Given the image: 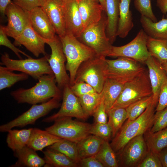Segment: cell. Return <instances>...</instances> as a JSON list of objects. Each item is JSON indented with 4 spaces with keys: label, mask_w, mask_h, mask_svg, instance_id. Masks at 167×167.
Listing matches in <instances>:
<instances>
[{
    "label": "cell",
    "mask_w": 167,
    "mask_h": 167,
    "mask_svg": "<svg viewBox=\"0 0 167 167\" xmlns=\"http://www.w3.org/2000/svg\"><path fill=\"white\" fill-rule=\"evenodd\" d=\"M77 1L84 29L101 19L104 11L99 2L92 0Z\"/></svg>",
    "instance_id": "cell-21"
},
{
    "label": "cell",
    "mask_w": 167,
    "mask_h": 167,
    "mask_svg": "<svg viewBox=\"0 0 167 167\" xmlns=\"http://www.w3.org/2000/svg\"><path fill=\"white\" fill-rule=\"evenodd\" d=\"M102 6L104 10L105 11H106V4L105 0H98Z\"/></svg>",
    "instance_id": "cell-52"
},
{
    "label": "cell",
    "mask_w": 167,
    "mask_h": 167,
    "mask_svg": "<svg viewBox=\"0 0 167 167\" xmlns=\"http://www.w3.org/2000/svg\"><path fill=\"white\" fill-rule=\"evenodd\" d=\"M148 36L143 29L127 44L120 46H113L108 55L111 57H125L145 63L149 54L147 46Z\"/></svg>",
    "instance_id": "cell-12"
},
{
    "label": "cell",
    "mask_w": 167,
    "mask_h": 167,
    "mask_svg": "<svg viewBox=\"0 0 167 167\" xmlns=\"http://www.w3.org/2000/svg\"><path fill=\"white\" fill-rule=\"evenodd\" d=\"M157 154L162 167H167V147L162 149Z\"/></svg>",
    "instance_id": "cell-49"
},
{
    "label": "cell",
    "mask_w": 167,
    "mask_h": 167,
    "mask_svg": "<svg viewBox=\"0 0 167 167\" xmlns=\"http://www.w3.org/2000/svg\"><path fill=\"white\" fill-rule=\"evenodd\" d=\"M140 22L143 29L148 36L155 39H167V17L154 22L141 15Z\"/></svg>",
    "instance_id": "cell-26"
},
{
    "label": "cell",
    "mask_w": 167,
    "mask_h": 167,
    "mask_svg": "<svg viewBox=\"0 0 167 167\" xmlns=\"http://www.w3.org/2000/svg\"><path fill=\"white\" fill-rule=\"evenodd\" d=\"M145 70L141 63L129 58L118 57L114 60L105 59V73L106 78L124 84L133 79Z\"/></svg>",
    "instance_id": "cell-5"
},
{
    "label": "cell",
    "mask_w": 167,
    "mask_h": 167,
    "mask_svg": "<svg viewBox=\"0 0 167 167\" xmlns=\"http://www.w3.org/2000/svg\"><path fill=\"white\" fill-rule=\"evenodd\" d=\"M106 59L96 55L83 62L77 70L75 82H84L97 92H101L106 79L105 73Z\"/></svg>",
    "instance_id": "cell-8"
},
{
    "label": "cell",
    "mask_w": 167,
    "mask_h": 167,
    "mask_svg": "<svg viewBox=\"0 0 167 167\" xmlns=\"http://www.w3.org/2000/svg\"><path fill=\"white\" fill-rule=\"evenodd\" d=\"M52 126L45 130L61 139L77 143L91 135L92 125L73 120L72 117H65L57 119Z\"/></svg>",
    "instance_id": "cell-9"
},
{
    "label": "cell",
    "mask_w": 167,
    "mask_h": 167,
    "mask_svg": "<svg viewBox=\"0 0 167 167\" xmlns=\"http://www.w3.org/2000/svg\"><path fill=\"white\" fill-rule=\"evenodd\" d=\"M48 148L60 152L78 164L80 160L77 144L71 141L62 139Z\"/></svg>",
    "instance_id": "cell-34"
},
{
    "label": "cell",
    "mask_w": 167,
    "mask_h": 167,
    "mask_svg": "<svg viewBox=\"0 0 167 167\" xmlns=\"http://www.w3.org/2000/svg\"><path fill=\"white\" fill-rule=\"evenodd\" d=\"M5 14L8 23L6 26L0 25L8 36L14 39L19 36L30 23L28 11L11 1L7 6Z\"/></svg>",
    "instance_id": "cell-15"
},
{
    "label": "cell",
    "mask_w": 167,
    "mask_h": 167,
    "mask_svg": "<svg viewBox=\"0 0 167 167\" xmlns=\"http://www.w3.org/2000/svg\"><path fill=\"white\" fill-rule=\"evenodd\" d=\"M104 140L99 137L90 135L76 143L80 159L96 155Z\"/></svg>",
    "instance_id": "cell-28"
},
{
    "label": "cell",
    "mask_w": 167,
    "mask_h": 167,
    "mask_svg": "<svg viewBox=\"0 0 167 167\" xmlns=\"http://www.w3.org/2000/svg\"><path fill=\"white\" fill-rule=\"evenodd\" d=\"M59 36L64 35L66 30L63 2L61 0H41V6Z\"/></svg>",
    "instance_id": "cell-17"
},
{
    "label": "cell",
    "mask_w": 167,
    "mask_h": 167,
    "mask_svg": "<svg viewBox=\"0 0 167 167\" xmlns=\"http://www.w3.org/2000/svg\"><path fill=\"white\" fill-rule=\"evenodd\" d=\"M0 45L9 48L15 53L19 59H22L20 53L22 54L28 58L31 57L24 52L16 47L14 44L12 43L7 38V36L1 27H0Z\"/></svg>",
    "instance_id": "cell-44"
},
{
    "label": "cell",
    "mask_w": 167,
    "mask_h": 167,
    "mask_svg": "<svg viewBox=\"0 0 167 167\" xmlns=\"http://www.w3.org/2000/svg\"><path fill=\"white\" fill-rule=\"evenodd\" d=\"M62 139L46 130L33 128L27 146L35 151H42L45 147L50 146Z\"/></svg>",
    "instance_id": "cell-24"
},
{
    "label": "cell",
    "mask_w": 167,
    "mask_h": 167,
    "mask_svg": "<svg viewBox=\"0 0 167 167\" xmlns=\"http://www.w3.org/2000/svg\"><path fill=\"white\" fill-rule=\"evenodd\" d=\"M92 0L95 1L99 2L98 0Z\"/></svg>",
    "instance_id": "cell-54"
},
{
    "label": "cell",
    "mask_w": 167,
    "mask_h": 167,
    "mask_svg": "<svg viewBox=\"0 0 167 167\" xmlns=\"http://www.w3.org/2000/svg\"><path fill=\"white\" fill-rule=\"evenodd\" d=\"M149 150L143 135L130 140L119 154L120 164L123 167H137Z\"/></svg>",
    "instance_id": "cell-14"
},
{
    "label": "cell",
    "mask_w": 167,
    "mask_h": 167,
    "mask_svg": "<svg viewBox=\"0 0 167 167\" xmlns=\"http://www.w3.org/2000/svg\"><path fill=\"white\" fill-rule=\"evenodd\" d=\"M46 44L49 45L51 51L48 59V63L55 76L57 86L62 91L65 86L69 85L70 78L66 72L65 64L66 59L60 37L56 35L53 39L47 40Z\"/></svg>",
    "instance_id": "cell-11"
},
{
    "label": "cell",
    "mask_w": 167,
    "mask_h": 167,
    "mask_svg": "<svg viewBox=\"0 0 167 167\" xmlns=\"http://www.w3.org/2000/svg\"><path fill=\"white\" fill-rule=\"evenodd\" d=\"M156 106L153 102L135 119L127 121L113 138L110 144L118 154L126 143L135 137L149 131L153 124Z\"/></svg>",
    "instance_id": "cell-2"
},
{
    "label": "cell",
    "mask_w": 167,
    "mask_h": 167,
    "mask_svg": "<svg viewBox=\"0 0 167 167\" xmlns=\"http://www.w3.org/2000/svg\"><path fill=\"white\" fill-rule=\"evenodd\" d=\"M14 155L18 158L14 164L11 167H41L45 162L32 149L26 146L14 152Z\"/></svg>",
    "instance_id": "cell-23"
},
{
    "label": "cell",
    "mask_w": 167,
    "mask_h": 167,
    "mask_svg": "<svg viewBox=\"0 0 167 167\" xmlns=\"http://www.w3.org/2000/svg\"><path fill=\"white\" fill-rule=\"evenodd\" d=\"M167 107V78L162 83L160 91L156 111L161 110Z\"/></svg>",
    "instance_id": "cell-46"
},
{
    "label": "cell",
    "mask_w": 167,
    "mask_h": 167,
    "mask_svg": "<svg viewBox=\"0 0 167 167\" xmlns=\"http://www.w3.org/2000/svg\"><path fill=\"white\" fill-rule=\"evenodd\" d=\"M153 125L149 131L154 133L167 127V107L156 111Z\"/></svg>",
    "instance_id": "cell-41"
},
{
    "label": "cell",
    "mask_w": 167,
    "mask_h": 167,
    "mask_svg": "<svg viewBox=\"0 0 167 167\" xmlns=\"http://www.w3.org/2000/svg\"><path fill=\"white\" fill-rule=\"evenodd\" d=\"M29 75L23 72L16 74L6 66H0V90L11 87L16 83L26 80Z\"/></svg>",
    "instance_id": "cell-36"
},
{
    "label": "cell",
    "mask_w": 167,
    "mask_h": 167,
    "mask_svg": "<svg viewBox=\"0 0 167 167\" xmlns=\"http://www.w3.org/2000/svg\"><path fill=\"white\" fill-rule=\"evenodd\" d=\"M49 55L38 59L28 58L24 59L15 60L11 58L9 54H2L0 64L9 70L24 73L37 79L46 74H54L48 61Z\"/></svg>",
    "instance_id": "cell-6"
},
{
    "label": "cell",
    "mask_w": 167,
    "mask_h": 167,
    "mask_svg": "<svg viewBox=\"0 0 167 167\" xmlns=\"http://www.w3.org/2000/svg\"><path fill=\"white\" fill-rule=\"evenodd\" d=\"M107 113L109 118L108 122L111 128L113 138L128 119L127 113L126 108L119 107L112 108Z\"/></svg>",
    "instance_id": "cell-33"
},
{
    "label": "cell",
    "mask_w": 167,
    "mask_h": 167,
    "mask_svg": "<svg viewBox=\"0 0 167 167\" xmlns=\"http://www.w3.org/2000/svg\"><path fill=\"white\" fill-rule=\"evenodd\" d=\"M109 142L104 140L99 151L95 156L104 167H118L116 154Z\"/></svg>",
    "instance_id": "cell-35"
},
{
    "label": "cell",
    "mask_w": 167,
    "mask_h": 167,
    "mask_svg": "<svg viewBox=\"0 0 167 167\" xmlns=\"http://www.w3.org/2000/svg\"><path fill=\"white\" fill-rule=\"evenodd\" d=\"M120 0H105L107 23L106 34L111 43L116 40L119 18Z\"/></svg>",
    "instance_id": "cell-22"
},
{
    "label": "cell",
    "mask_w": 167,
    "mask_h": 167,
    "mask_svg": "<svg viewBox=\"0 0 167 167\" xmlns=\"http://www.w3.org/2000/svg\"><path fill=\"white\" fill-rule=\"evenodd\" d=\"M148 150L158 153L167 147V127L154 133L149 131L144 134Z\"/></svg>",
    "instance_id": "cell-31"
},
{
    "label": "cell",
    "mask_w": 167,
    "mask_h": 167,
    "mask_svg": "<svg viewBox=\"0 0 167 167\" xmlns=\"http://www.w3.org/2000/svg\"><path fill=\"white\" fill-rule=\"evenodd\" d=\"M134 5L141 15L149 18L154 22H157V18L152 9L151 0H134Z\"/></svg>",
    "instance_id": "cell-40"
},
{
    "label": "cell",
    "mask_w": 167,
    "mask_h": 167,
    "mask_svg": "<svg viewBox=\"0 0 167 167\" xmlns=\"http://www.w3.org/2000/svg\"><path fill=\"white\" fill-rule=\"evenodd\" d=\"M124 84L106 78L101 92L106 112L111 109L121 93Z\"/></svg>",
    "instance_id": "cell-27"
},
{
    "label": "cell",
    "mask_w": 167,
    "mask_h": 167,
    "mask_svg": "<svg viewBox=\"0 0 167 167\" xmlns=\"http://www.w3.org/2000/svg\"><path fill=\"white\" fill-rule=\"evenodd\" d=\"M59 37L66 58V67L69 73L71 86L74 83L77 70L81 64L97 55L71 33L66 32Z\"/></svg>",
    "instance_id": "cell-3"
},
{
    "label": "cell",
    "mask_w": 167,
    "mask_h": 167,
    "mask_svg": "<svg viewBox=\"0 0 167 167\" xmlns=\"http://www.w3.org/2000/svg\"><path fill=\"white\" fill-rule=\"evenodd\" d=\"M61 99L54 97L41 104L32 105L29 109L16 118L1 126L0 131L8 132L15 127H22L34 124L37 119L47 115L53 109L58 108L61 105Z\"/></svg>",
    "instance_id": "cell-10"
},
{
    "label": "cell",
    "mask_w": 167,
    "mask_h": 167,
    "mask_svg": "<svg viewBox=\"0 0 167 167\" xmlns=\"http://www.w3.org/2000/svg\"><path fill=\"white\" fill-rule=\"evenodd\" d=\"M62 2L66 32L71 33L78 38L84 28L78 1L66 0Z\"/></svg>",
    "instance_id": "cell-19"
},
{
    "label": "cell",
    "mask_w": 167,
    "mask_h": 167,
    "mask_svg": "<svg viewBox=\"0 0 167 167\" xmlns=\"http://www.w3.org/2000/svg\"><path fill=\"white\" fill-rule=\"evenodd\" d=\"M156 6L163 14L167 13V0H156Z\"/></svg>",
    "instance_id": "cell-50"
},
{
    "label": "cell",
    "mask_w": 167,
    "mask_h": 167,
    "mask_svg": "<svg viewBox=\"0 0 167 167\" xmlns=\"http://www.w3.org/2000/svg\"><path fill=\"white\" fill-rule=\"evenodd\" d=\"M107 23L106 14L104 11L101 19L85 28L77 38L97 55L105 57L108 56L113 46L106 34Z\"/></svg>",
    "instance_id": "cell-4"
},
{
    "label": "cell",
    "mask_w": 167,
    "mask_h": 167,
    "mask_svg": "<svg viewBox=\"0 0 167 167\" xmlns=\"http://www.w3.org/2000/svg\"><path fill=\"white\" fill-rule=\"evenodd\" d=\"M148 70V73L153 98V103L156 107L161 86L167 78V74L161 64L149 54L145 63Z\"/></svg>",
    "instance_id": "cell-20"
},
{
    "label": "cell",
    "mask_w": 167,
    "mask_h": 167,
    "mask_svg": "<svg viewBox=\"0 0 167 167\" xmlns=\"http://www.w3.org/2000/svg\"><path fill=\"white\" fill-rule=\"evenodd\" d=\"M61 0L62 2H64V1H66V0Z\"/></svg>",
    "instance_id": "cell-55"
},
{
    "label": "cell",
    "mask_w": 167,
    "mask_h": 167,
    "mask_svg": "<svg viewBox=\"0 0 167 167\" xmlns=\"http://www.w3.org/2000/svg\"><path fill=\"white\" fill-rule=\"evenodd\" d=\"M28 12L31 25L34 31L46 40L53 39L56 35L55 29L42 8L37 6Z\"/></svg>",
    "instance_id": "cell-18"
},
{
    "label": "cell",
    "mask_w": 167,
    "mask_h": 167,
    "mask_svg": "<svg viewBox=\"0 0 167 167\" xmlns=\"http://www.w3.org/2000/svg\"><path fill=\"white\" fill-rule=\"evenodd\" d=\"M161 64L167 75V62L163 63Z\"/></svg>",
    "instance_id": "cell-53"
},
{
    "label": "cell",
    "mask_w": 167,
    "mask_h": 167,
    "mask_svg": "<svg viewBox=\"0 0 167 167\" xmlns=\"http://www.w3.org/2000/svg\"><path fill=\"white\" fill-rule=\"evenodd\" d=\"M158 154L148 151L137 167H162Z\"/></svg>",
    "instance_id": "cell-43"
},
{
    "label": "cell",
    "mask_w": 167,
    "mask_h": 167,
    "mask_svg": "<svg viewBox=\"0 0 167 167\" xmlns=\"http://www.w3.org/2000/svg\"><path fill=\"white\" fill-rule=\"evenodd\" d=\"M147 46L150 55L161 64L167 62V39H155L148 36Z\"/></svg>",
    "instance_id": "cell-32"
},
{
    "label": "cell",
    "mask_w": 167,
    "mask_h": 167,
    "mask_svg": "<svg viewBox=\"0 0 167 167\" xmlns=\"http://www.w3.org/2000/svg\"><path fill=\"white\" fill-rule=\"evenodd\" d=\"M15 45L24 46L34 56L38 57L41 54H47L45 50V44L47 40L38 34L31 24L27 26L21 34L14 39Z\"/></svg>",
    "instance_id": "cell-16"
},
{
    "label": "cell",
    "mask_w": 167,
    "mask_h": 167,
    "mask_svg": "<svg viewBox=\"0 0 167 167\" xmlns=\"http://www.w3.org/2000/svg\"><path fill=\"white\" fill-rule=\"evenodd\" d=\"M70 87L73 93L78 97L96 92L91 85L84 81L75 82Z\"/></svg>",
    "instance_id": "cell-42"
},
{
    "label": "cell",
    "mask_w": 167,
    "mask_h": 167,
    "mask_svg": "<svg viewBox=\"0 0 167 167\" xmlns=\"http://www.w3.org/2000/svg\"><path fill=\"white\" fill-rule=\"evenodd\" d=\"M92 116L94 123H105L107 122L108 115L102 98V101Z\"/></svg>",
    "instance_id": "cell-45"
},
{
    "label": "cell",
    "mask_w": 167,
    "mask_h": 167,
    "mask_svg": "<svg viewBox=\"0 0 167 167\" xmlns=\"http://www.w3.org/2000/svg\"><path fill=\"white\" fill-rule=\"evenodd\" d=\"M15 4L25 11H29L34 8L41 6V0H12Z\"/></svg>",
    "instance_id": "cell-47"
},
{
    "label": "cell",
    "mask_w": 167,
    "mask_h": 167,
    "mask_svg": "<svg viewBox=\"0 0 167 167\" xmlns=\"http://www.w3.org/2000/svg\"><path fill=\"white\" fill-rule=\"evenodd\" d=\"M62 91V101L60 109L57 113L44 119L42 121L51 122L65 117H74L83 120L87 119L79 98L73 93L69 85L65 86Z\"/></svg>",
    "instance_id": "cell-13"
},
{
    "label": "cell",
    "mask_w": 167,
    "mask_h": 167,
    "mask_svg": "<svg viewBox=\"0 0 167 167\" xmlns=\"http://www.w3.org/2000/svg\"><path fill=\"white\" fill-rule=\"evenodd\" d=\"M90 133L109 141L112 137L111 128L108 122L105 123H94L92 125Z\"/></svg>",
    "instance_id": "cell-39"
},
{
    "label": "cell",
    "mask_w": 167,
    "mask_h": 167,
    "mask_svg": "<svg viewBox=\"0 0 167 167\" xmlns=\"http://www.w3.org/2000/svg\"><path fill=\"white\" fill-rule=\"evenodd\" d=\"M32 129L9 130L6 138L8 146L15 152L27 146Z\"/></svg>",
    "instance_id": "cell-29"
},
{
    "label": "cell",
    "mask_w": 167,
    "mask_h": 167,
    "mask_svg": "<svg viewBox=\"0 0 167 167\" xmlns=\"http://www.w3.org/2000/svg\"><path fill=\"white\" fill-rule=\"evenodd\" d=\"M152 95L148 71L146 70L132 80L125 83L113 107L126 108L131 104Z\"/></svg>",
    "instance_id": "cell-7"
},
{
    "label": "cell",
    "mask_w": 167,
    "mask_h": 167,
    "mask_svg": "<svg viewBox=\"0 0 167 167\" xmlns=\"http://www.w3.org/2000/svg\"><path fill=\"white\" fill-rule=\"evenodd\" d=\"M84 114L87 118L92 115L101 103L102 98L101 92L85 94L79 97Z\"/></svg>",
    "instance_id": "cell-37"
},
{
    "label": "cell",
    "mask_w": 167,
    "mask_h": 167,
    "mask_svg": "<svg viewBox=\"0 0 167 167\" xmlns=\"http://www.w3.org/2000/svg\"><path fill=\"white\" fill-rule=\"evenodd\" d=\"M152 95L139 100L126 108L128 115L127 120H133L140 115L148 106L153 102Z\"/></svg>",
    "instance_id": "cell-38"
},
{
    "label": "cell",
    "mask_w": 167,
    "mask_h": 167,
    "mask_svg": "<svg viewBox=\"0 0 167 167\" xmlns=\"http://www.w3.org/2000/svg\"><path fill=\"white\" fill-rule=\"evenodd\" d=\"M44 167H77L78 165L62 153L48 148L43 152Z\"/></svg>",
    "instance_id": "cell-30"
},
{
    "label": "cell",
    "mask_w": 167,
    "mask_h": 167,
    "mask_svg": "<svg viewBox=\"0 0 167 167\" xmlns=\"http://www.w3.org/2000/svg\"><path fill=\"white\" fill-rule=\"evenodd\" d=\"M11 0H0V12L2 16H4L6 9Z\"/></svg>",
    "instance_id": "cell-51"
},
{
    "label": "cell",
    "mask_w": 167,
    "mask_h": 167,
    "mask_svg": "<svg viewBox=\"0 0 167 167\" xmlns=\"http://www.w3.org/2000/svg\"><path fill=\"white\" fill-rule=\"evenodd\" d=\"M38 82L29 88H19L10 94L19 104H36L46 102L53 98H62V91L57 85L54 74L43 75Z\"/></svg>",
    "instance_id": "cell-1"
},
{
    "label": "cell",
    "mask_w": 167,
    "mask_h": 167,
    "mask_svg": "<svg viewBox=\"0 0 167 167\" xmlns=\"http://www.w3.org/2000/svg\"><path fill=\"white\" fill-rule=\"evenodd\" d=\"M104 167L95 156L81 159L78 164V167Z\"/></svg>",
    "instance_id": "cell-48"
},
{
    "label": "cell",
    "mask_w": 167,
    "mask_h": 167,
    "mask_svg": "<svg viewBox=\"0 0 167 167\" xmlns=\"http://www.w3.org/2000/svg\"><path fill=\"white\" fill-rule=\"evenodd\" d=\"M131 0H120L119 18L117 36L123 38L126 37L134 27L133 18L130 6Z\"/></svg>",
    "instance_id": "cell-25"
}]
</instances>
